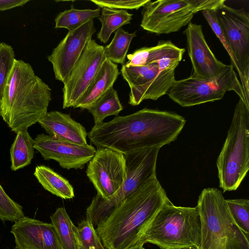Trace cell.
I'll return each instance as SVG.
<instances>
[{
    "instance_id": "24",
    "label": "cell",
    "mask_w": 249,
    "mask_h": 249,
    "mask_svg": "<svg viewBox=\"0 0 249 249\" xmlns=\"http://www.w3.org/2000/svg\"><path fill=\"white\" fill-rule=\"evenodd\" d=\"M123 109V107L117 91L113 88L109 89L88 109L93 117L94 125L102 123L109 116H117Z\"/></svg>"
},
{
    "instance_id": "12",
    "label": "cell",
    "mask_w": 249,
    "mask_h": 249,
    "mask_svg": "<svg viewBox=\"0 0 249 249\" xmlns=\"http://www.w3.org/2000/svg\"><path fill=\"white\" fill-rule=\"evenodd\" d=\"M86 175L97 195L108 200L122 188L126 177L124 154L112 149L98 147L89 162Z\"/></svg>"
},
{
    "instance_id": "16",
    "label": "cell",
    "mask_w": 249,
    "mask_h": 249,
    "mask_svg": "<svg viewBox=\"0 0 249 249\" xmlns=\"http://www.w3.org/2000/svg\"><path fill=\"white\" fill-rule=\"evenodd\" d=\"M183 33L193 66L192 75L205 80L217 77L227 65L218 60L211 51L205 39L202 26L190 22Z\"/></svg>"
},
{
    "instance_id": "3",
    "label": "cell",
    "mask_w": 249,
    "mask_h": 249,
    "mask_svg": "<svg viewBox=\"0 0 249 249\" xmlns=\"http://www.w3.org/2000/svg\"><path fill=\"white\" fill-rule=\"evenodd\" d=\"M51 89L36 76L31 65L15 58L0 101L3 121L16 133L28 128L48 112Z\"/></svg>"
},
{
    "instance_id": "20",
    "label": "cell",
    "mask_w": 249,
    "mask_h": 249,
    "mask_svg": "<svg viewBox=\"0 0 249 249\" xmlns=\"http://www.w3.org/2000/svg\"><path fill=\"white\" fill-rule=\"evenodd\" d=\"M185 49L177 47L170 40H160L153 47H144L127 55L126 66H141L164 59L181 60Z\"/></svg>"
},
{
    "instance_id": "11",
    "label": "cell",
    "mask_w": 249,
    "mask_h": 249,
    "mask_svg": "<svg viewBox=\"0 0 249 249\" xmlns=\"http://www.w3.org/2000/svg\"><path fill=\"white\" fill-rule=\"evenodd\" d=\"M159 61L141 66L122 65L121 74L130 89L129 105L137 106L147 99L157 100L167 93L176 80V68H163Z\"/></svg>"
},
{
    "instance_id": "33",
    "label": "cell",
    "mask_w": 249,
    "mask_h": 249,
    "mask_svg": "<svg viewBox=\"0 0 249 249\" xmlns=\"http://www.w3.org/2000/svg\"><path fill=\"white\" fill-rule=\"evenodd\" d=\"M150 0H91V1L97 5L99 8H108L111 9L124 10L136 9L143 7Z\"/></svg>"
},
{
    "instance_id": "17",
    "label": "cell",
    "mask_w": 249,
    "mask_h": 249,
    "mask_svg": "<svg viewBox=\"0 0 249 249\" xmlns=\"http://www.w3.org/2000/svg\"><path fill=\"white\" fill-rule=\"evenodd\" d=\"M16 249H62L51 223L24 216L11 228Z\"/></svg>"
},
{
    "instance_id": "8",
    "label": "cell",
    "mask_w": 249,
    "mask_h": 249,
    "mask_svg": "<svg viewBox=\"0 0 249 249\" xmlns=\"http://www.w3.org/2000/svg\"><path fill=\"white\" fill-rule=\"evenodd\" d=\"M225 0H149L142 10L141 26L158 35L179 31L191 22L194 16L205 10L218 11Z\"/></svg>"
},
{
    "instance_id": "32",
    "label": "cell",
    "mask_w": 249,
    "mask_h": 249,
    "mask_svg": "<svg viewBox=\"0 0 249 249\" xmlns=\"http://www.w3.org/2000/svg\"><path fill=\"white\" fill-rule=\"evenodd\" d=\"M201 12L204 17L207 21L208 24L215 33L216 36L220 40L224 47L228 53L231 59V65L238 71V69L235 64L234 58L226 41L221 27L218 22L217 15V11L213 10H205Z\"/></svg>"
},
{
    "instance_id": "6",
    "label": "cell",
    "mask_w": 249,
    "mask_h": 249,
    "mask_svg": "<svg viewBox=\"0 0 249 249\" xmlns=\"http://www.w3.org/2000/svg\"><path fill=\"white\" fill-rule=\"evenodd\" d=\"M216 166L223 192L236 190L249 169V108L239 99Z\"/></svg>"
},
{
    "instance_id": "5",
    "label": "cell",
    "mask_w": 249,
    "mask_h": 249,
    "mask_svg": "<svg viewBox=\"0 0 249 249\" xmlns=\"http://www.w3.org/2000/svg\"><path fill=\"white\" fill-rule=\"evenodd\" d=\"M196 207L201 221L199 249H249V236L235 223L220 190L204 189Z\"/></svg>"
},
{
    "instance_id": "9",
    "label": "cell",
    "mask_w": 249,
    "mask_h": 249,
    "mask_svg": "<svg viewBox=\"0 0 249 249\" xmlns=\"http://www.w3.org/2000/svg\"><path fill=\"white\" fill-rule=\"evenodd\" d=\"M229 91H234L249 108L241 84L231 64L227 65L213 80H205L192 74L176 80L167 93L170 99L180 106L189 107L221 100Z\"/></svg>"
},
{
    "instance_id": "19",
    "label": "cell",
    "mask_w": 249,
    "mask_h": 249,
    "mask_svg": "<svg viewBox=\"0 0 249 249\" xmlns=\"http://www.w3.org/2000/svg\"><path fill=\"white\" fill-rule=\"evenodd\" d=\"M119 74L117 65L106 59L84 94L73 107L88 109L113 88Z\"/></svg>"
},
{
    "instance_id": "18",
    "label": "cell",
    "mask_w": 249,
    "mask_h": 249,
    "mask_svg": "<svg viewBox=\"0 0 249 249\" xmlns=\"http://www.w3.org/2000/svg\"><path fill=\"white\" fill-rule=\"evenodd\" d=\"M38 123L48 135L76 144H88L85 128L68 114L50 111Z\"/></svg>"
},
{
    "instance_id": "23",
    "label": "cell",
    "mask_w": 249,
    "mask_h": 249,
    "mask_svg": "<svg viewBox=\"0 0 249 249\" xmlns=\"http://www.w3.org/2000/svg\"><path fill=\"white\" fill-rule=\"evenodd\" d=\"M132 16L124 10L102 8L98 18L102 27L97 35V38L102 43H106L112 33L130 23Z\"/></svg>"
},
{
    "instance_id": "4",
    "label": "cell",
    "mask_w": 249,
    "mask_h": 249,
    "mask_svg": "<svg viewBox=\"0 0 249 249\" xmlns=\"http://www.w3.org/2000/svg\"><path fill=\"white\" fill-rule=\"evenodd\" d=\"M147 243L160 249H199L201 221L196 207L177 206L168 200L135 245Z\"/></svg>"
},
{
    "instance_id": "31",
    "label": "cell",
    "mask_w": 249,
    "mask_h": 249,
    "mask_svg": "<svg viewBox=\"0 0 249 249\" xmlns=\"http://www.w3.org/2000/svg\"><path fill=\"white\" fill-rule=\"evenodd\" d=\"M15 55L13 48L9 45L0 43V101L4 88L9 73L13 67Z\"/></svg>"
},
{
    "instance_id": "29",
    "label": "cell",
    "mask_w": 249,
    "mask_h": 249,
    "mask_svg": "<svg viewBox=\"0 0 249 249\" xmlns=\"http://www.w3.org/2000/svg\"><path fill=\"white\" fill-rule=\"evenodd\" d=\"M225 201L236 224L249 236V200L238 198Z\"/></svg>"
},
{
    "instance_id": "28",
    "label": "cell",
    "mask_w": 249,
    "mask_h": 249,
    "mask_svg": "<svg viewBox=\"0 0 249 249\" xmlns=\"http://www.w3.org/2000/svg\"><path fill=\"white\" fill-rule=\"evenodd\" d=\"M73 231L76 249H106L97 233L95 227L87 218L82 220Z\"/></svg>"
},
{
    "instance_id": "1",
    "label": "cell",
    "mask_w": 249,
    "mask_h": 249,
    "mask_svg": "<svg viewBox=\"0 0 249 249\" xmlns=\"http://www.w3.org/2000/svg\"><path fill=\"white\" fill-rule=\"evenodd\" d=\"M185 123L176 112L144 108L94 125L88 137L96 147H107L124 155L170 143L176 140Z\"/></svg>"
},
{
    "instance_id": "14",
    "label": "cell",
    "mask_w": 249,
    "mask_h": 249,
    "mask_svg": "<svg viewBox=\"0 0 249 249\" xmlns=\"http://www.w3.org/2000/svg\"><path fill=\"white\" fill-rule=\"evenodd\" d=\"M34 146L44 160H53L68 170L84 168L96 152L91 144H76L45 134L36 136Z\"/></svg>"
},
{
    "instance_id": "25",
    "label": "cell",
    "mask_w": 249,
    "mask_h": 249,
    "mask_svg": "<svg viewBox=\"0 0 249 249\" xmlns=\"http://www.w3.org/2000/svg\"><path fill=\"white\" fill-rule=\"evenodd\" d=\"M50 218L62 249H76L74 225L65 209L58 207Z\"/></svg>"
},
{
    "instance_id": "27",
    "label": "cell",
    "mask_w": 249,
    "mask_h": 249,
    "mask_svg": "<svg viewBox=\"0 0 249 249\" xmlns=\"http://www.w3.org/2000/svg\"><path fill=\"white\" fill-rule=\"evenodd\" d=\"M136 36L135 32L129 33L122 28L118 29L110 43L104 47L106 59L124 65L132 39Z\"/></svg>"
},
{
    "instance_id": "7",
    "label": "cell",
    "mask_w": 249,
    "mask_h": 249,
    "mask_svg": "<svg viewBox=\"0 0 249 249\" xmlns=\"http://www.w3.org/2000/svg\"><path fill=\"white\" fill-rule=\"evenodd\" d=\"M160 149L158 147L145 148L124 155L126 177L121 189L108 200L96 195L87 209L86 218L94 227L128 196L157 176L156 165Z\"/></svg>"
},
{
    "instance_id": "26",
    "label": "cell",
    "mask_w": 249,
    "mask_h": 249,
    "mask_svg": "<svg viewBox=\"0 0 249 249\" xmlns=\"http://www.w3.org/2000/svg\"><path fill=\"white\" fill-rule=\"evenodd\" d=\"M101 9H77L73 5L69 10L59 13L54 20L55 28H66L69 31H72L80 26L89 20L99 17Z\"/></svg>"
},
{
    "instance_id": "35",
    "label": "cell",
    "mask_w": 249,
    "mask_h": 249,
    "mask_svg": "<svg viewBox=\"0 0 249 249\" xmlns=\"http://www.w3.org/2000/svg\"><path fill=\"white\" fill-rule=\"evenodd\" d=\"M125 249H144L142 245L139 244L133 246L129 248Z\"/></svg>"
},
{
    "instance_id": "30",
    "label": "cell",
    "mask_w": 249,
    "mask_h": 249,
    "mask_svg": "<svg viewBox=\"0 0 249 249\" xmlns=\"http://www.w3.org/2000/svg\"><path fill=\"white\" fill-rule=\"evenodd\" d=\"M24 216L22 207L8 196L0 184V219L15 222Z\"/></svg>"
},
{
    "instance_id": "34",
    "label": "cell",
    "mask_w": 249,
    "mask_h": 249,
    "mask_svg": "<svg viewBox=\"0 0 249 249\" xmlns=\"http://www.w3.org/2000/svg\"><path fill=\"white\" fill-rule=\"evenodd\" d=\"M29 1V0H0V11L22 6Z\"/></svg>"
},
{
    "instance_id": "2",
    "label": "cell",
    "mask_w": 249,
    "mask_h": 249,
    "mask_svg": "<svg viewBox=\"0 0 249 249\" xmlns=\"http://www.w3.org/2000/svg\"><path fill=\"white\" fill-rule=\"evenodd\" d=\"M168 200L157 176L149 179L95 228L104 247L106 249H125L135 245Z\"/></svg>"
},
{
    "instance_id": "21",
    "label": "cell",
    "mask_w": 249,
    "mask_h": 249,
    "mask_svg": "<svg viewBox=\"0 0 249 249\" xmlns=\"http://www.w3.org/2000/svg\"><path fill=\"white\" fill-rule=\"evenodd\" d=\"M34 174L42 186L52 194L65 199L74 197L73 188L69 181L50 168L37 166Z\"/></svg>"
},
{
    "instance_id": "15",
    "label": "cell",
    "mask_w": 249,
    "mask_h": 249,
    "mask_svg": "<svg viewBox=\"0 0 249 249\" xmlns=\"http://www.w3.org/2000/svg\"><path fill=\"white\" fill-rule=\"evenodd\" d=\"M95 31L93 20H89L69 31L53 49L47 58L53 65L56 80L64 83Z\"/></svg>"
},
{
    "instance_id": "22",
    "label": "cell",
    "mask_w": 249,
    "mask_h": 249,
    "mask_svg": "<svg viewBox=\"0 0 249 249\" xmlns=\"http://www.w3.org/2000/svg\"><path fill=\"white\" fill-rule=\"evenodd\" d=\"M16 133L10 150L12 171H17L30 164L35 151L34 140L27 130L18 131Z\"/></svg>"
},
{
    "instance_id": "13",
    "label": "cell",
    "mask_w": 249,
    "mask_h": 249,
    "mask_svg": "<svg viewBox=\"0 0 249 249\" xmlns=\"http://www.w3.org/2000/svg\"><path fill=\"white\" fill-rule=\"evenodd\" d=\"M106 59L103 46L91 39L85 46L62 89L63 108L73 107Z\"/></svg>"
},
{
    "instance_id": "10",
    "label": "cell",
    "mask_w": 249,
    "mask_h": 249,
    "mask_svg": "<svg viewBox=\"0 0 249 249\" xmlns=\"http://www.w3.org/2000/svg\"><path fill=\"white\" fill-rule=\"evenodd\" d=\"M218 22L234 58L238 74L249 106V15L244 8L224 4L217 11Z\"/></svg>"
}]
</instances>
